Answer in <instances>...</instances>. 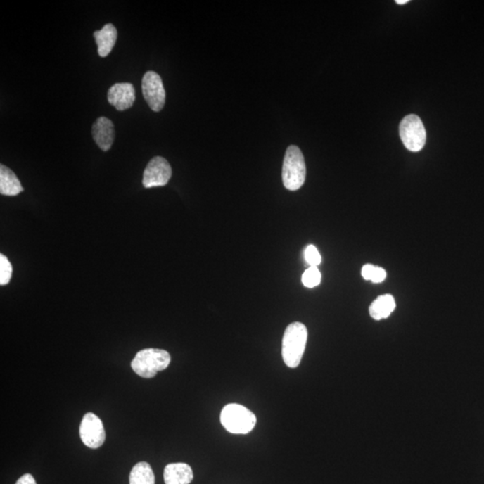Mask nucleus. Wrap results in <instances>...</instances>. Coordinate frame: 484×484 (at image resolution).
Instances as JSON below:
<instances>
[{
    "label": "nucleus",
    "mask_w": 484,
    "mask_h": 484,
    "mask_svg": "<svg viewBox=\"0 0 484 484\" xmlns=\"http://www.w3.org/2000/svg\"><path fill=\"white\" fill-rule=\"evenodd\" d=\"M308 329L300 322H294L287 326L284 333L282 356L289 368H297L302 362L305 351Z\"/></svg>",
    "instance_id": "obj_1"
},
{
    "label": "nucleus",
    "mask_w": 484,
    "mask_h": 484,
    "mask_svg": "<svg viewBox=\"0 0 484 484\" xmlns=\"http://www.w3.org/2000/svg\"><path fill=\"white\" fill-rule=\"evenodd\" d=\"M171 363V355L165 350L147 348L136 353L132 362L133 371L140 377L152 378L165 371Z\"/></svg>",
    "instance_id": "obj_2"
},
{
    "label": "nucleus",
    "mask_w": 484,
    "mask_h": 484,
    "mask_svg": "<svg viewBox=\"0 0 484 484\" xmlns=\"http://www.w3.org/2000/svg\"><path fill=\"white\" fill-rule=\"evenodd\" d=\"M306 165L302 152L296 146L288 147L284 155L282 178L288 191H296L302 187L306 179Z\"/></svg>",
    "instance_id": "obj_3"
},
{
    "label": "nucleus",
    "mask_w": 484,
    "mask_h": 484,
    "mask_svg": "<svg viewBox=\"0 0 484 484\" xmlns=\"http://www.w3.org/2000/svg\"><path fill=\"white\" fill-rule=\"evenodd\" d=\"M220 419L222 426L234 434L250 433L257 424L256 415L243 405L238 404L225 405Z\"/></svg>",
    "instance_id": "obj_4"
},
{
    "label": "nucleus",
    "mask_w": 484,
    "mask_h": 484,
    "mask_svg": "<svg viewBox=\"0 0 484 484\" xmlns=\"http://www.w3.org/2000/svg\"><path fill=\"white\" fill-rule=\"evenodd\" d=\"M402 142L407 149L419 152L426 143V132L423 121L415 114L405 117L399 126Z\"/></svg>",
    "instance_id": "obj_5"
},
{
    "label": "nucleus",
    "mask_w": 484,
    "mask_h": 484,
    "mask_svg": "<svg viewBox=\"0 0 484 484\" xmlns=\"http://www.w3.org/2000/svg\"><path fill=\"white\" fill-rule=\"evenodd\" d=\"M142 91L151 110L158 113L165 104V90L161 77L153 71H148L142 79Z\"/></svg>",
    "instance_id": "obj_6"
},
{
    "label": "nucleus",
    "mask_w": 484,
    "mask_h": 484,
    "mask_svg": "<svg viewBox=\"0 0 484 484\" xmlns=\"http://www.w3.org/2000/svg\"><path fill=\"white\" fill-rule=\"evenodd\" d=\"M80 438L83 443L90 449H98L103 446L106 439L103 421L97 415L87 413L80 424Z\"/></svg>",
    "instance_id": "obj_7"
},
{
    "label": "nucleus",
    "mask_w": 484,
    "mask_h": 484,
    "mask_svg": "<svg viewBox=\"0 0 484 484\" xmlns=\"http://www.w3.org/2000/svg\"><path fill=\"white\" fill-rule=\"evenodd\" d=\"M172 174V167L165 158L153 157L144 172L143 186L146 189L162 187L169 182Z\"/></svg>",
    "instance_id": "obj_8"
},
{
    "label": "nucleus",
    "mask_w": 484,
    "mask_h": 484,
    "mask_svg": "<svg viewBox=\"0 0 484 484\" xmlns=\"http://www.w3.org/2000/svg\"><path fill=\"white\" fill-rule=\"evenodd\" d=\"M108 101L117 110L122 111L133 106L136 100L135 88L130 83H117L108 91Z\"/></svg>",
    "instance_id": "obj_9"
},
{
    "label": "nucleus",
    "mask_w": 484,
    "mask_h": 484,
    "mask_svg": "<svg viewBox=\"0 0 484 484\" xmlns=\"http://www.w3.org/2000/svg\"><path fill=\"white\" fill-rule=\"evenodd\" d=\"M94 142L103 151H109L115 139V129L113 121L106 117H100L91 127Z\"/></svg>",
    "instance_id": "obj_10"
},
{
    "label": "nucleus",
    "mask_w": 484,
    "mask_h": 484,
    "mask_svg": "<svg viewBox=\"0 0 484 484\" xmlns=\"http://www.w3.org/2000/svg\"><path fill=\"white\" fill-rule=\"evenodd\" d=\"M165 484H189L192 482L191 467L184 463L169 464L163 473Z\"/></svg>",
    "instance_id": "obj_11"
},
{
    "label": "nucleus",
    "mask_w": 484,
    "mask_h": 484,
    "mask_svg": "<svg viewBox=\"0 0 484 484\" xmlns=\"http://www.w3.org/2000/svg\"><path fill=\"white\" fill-rule=\"evenodd\" d=\"M94 36L98 46V53L101 57H107L116 44L117 32L115 26L107 24L101 30L94 32Z\"/></svg>",
    "instance_id": "obj_12"
},
{
    "label": "nucleus",
    "mask_w": 484,
    "mask_h": 484,
    "mask_svg": "<svg viewBox=\"0 0 484 484\" xmlns=\"http://www.w3.org/2000/svg\"><path fill=\"white\" fill-rule=\"evenodd\" d=\"M24 191L20 181L12 170L1 165L0 166V193L4 196L14 197Z\"/></svg>",
    "instance_id": "obj_13"
},
{
    "label": "nucleus",
    "mask_w": 484,
    "mask_h": 484,
    "mask_svg": "<svg viewBox=\"0 0 484 484\" xmlns=\"http://www.w3.org/2000/svg\"><path fill=\"white\" fill-rule=\"evenodd\" d=\"M395 309V300L390 294L377 298L369 306V315L375 320L388 318Z\"/></svg>",
    "instance_id": "obj_14"
},
{
    "label": "nucleus",
    "mask_w": 484,
    "mask_h": 484,
    "mask_svg": "<svg viewBox=\"0 0 484 484\" xmlns=\"http://www.w3.org/2000/svg\"><path fill=\"white\" fill-rule=\"evenodd\" d=\"M130 484H155V473L151 466L140 462L133 467L129 476Z\"/></svg>",
    "instance_id": "obj_15"
},
{
    "label": "nucleus",
    "mask_w": 484,
    "mask_h": 484,
    "mask_svg": "<svg viewBox=\"0 0 484 484\" xmlns=\"http://www.w3.org/2000/svg\"><path fill=\"white\" fill-rule=\"evenodd\" d=\"M304 286L314 288L318 286L321 282V273L317 267H310L302 274V278Z\"/></svg>",
    "instance_id": "obj_16"
},
{
    "label": "nucleus",
    "mask_w": 484,
    "mask_h": 484,
    "mask_svg": "<svg viewBox=\"0 0 484 484\" xmlns=\"http://www.w3.org/2000/svg\"><path fill=\"white\" fill-rule=\"evenodd\" d=\"M13 273V267L8 257L4 255H0V284L6 286L11 282Z\"/></svg>",
    "instance_id": "obj_17"
},
{
    "label": "nucleus",
    "mask_w": 484,
    "mask_h": 484,
    "mask_svg": "<svg viewBox=\"0 0 484 484\" xmlns=\"http://www.w3.org/2000/svg\"><path fill=\"white\" fill-rule=\"evenodd\" d=\"M305 260L310 265V267H318L319 265L321 263V256L314 245H309L306 248Z\"/></svg>",
    "instance_id": "obj_18"
},
{
    "label": "nucleus",
    "mask_w": 484,
    "mask_h": 484,
    "mask_svg": "<svg viewBox=\"0 0 484 484\" xmlns=\"http://www.w3.org/2000/svg\"><path fill=\"white\" fill-rule=\"evenodd\" d=\"M386 277H387V273L383 268L376 267L371 281L372 283L379 284L383 282Z\"/></svg>",
    "instance_id": "obj_19"
},
{
    "label": "nucleus",
    "mask_w": 484,
    "mask_h": 484,
    "mask_svg": "<svg viewBox=\"0 0 484 484\" xmlns=\"http://www.w3.org/2000/svg\"><path fill=\"white\" fill-rule=\"evenodd\" d=\"M375 266L374 265L367 264L362 267V276L365 280H371L372 274H374Z\"/></svg>",
    "instance_id": "obj_20"
},
{
    "label": "nucleus",
    "mask_w": 484,
    "mask_h": 484,
    "mask_svg": "<svg viewBox=\"0 0 484 484\" xmlns=\"http://www.w3.org/2000/svg\"><path fill=\"white\" fill-rule=\"evenodd\" d=\"M15 484H37L34 478V476L30 473H25V476L20 477Z\"/></svg>",
    "instance_id": "obj_21"
},
{
    "label": "nucleus",
    "mask_w": 484,
    "mask_h": 484,
    "mask_svg": "<svg viewBox=\"0 0 484 484\" xmlns=\"http://www.w3.org/2000/svg\"><path fill=\"white\" fill-rule=\"evenodd\" d=\"M409 2V0H395V3L398 5H405Z\"/></svg>",
    "instance_id": "obj_22"
}]
</instances>
